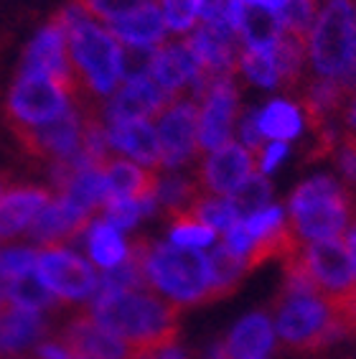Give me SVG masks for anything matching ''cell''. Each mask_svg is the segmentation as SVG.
Segmentation results:
<instances>
[{"instance_id":"49","label":"cell","mask_w":356,"mask_h":359,"mask_svg":"<svg viewBox=\"0 0 356 359\" xmlns=\"http://www.w3.org/2000/svg\"><path fill=\"white\" fill-rule=\"evenodd\" d=\"M346 250H349V257H351V268H354V280H356V219L351 222V227L346 229Z\"/></svg>"},{"instance_id":"12","label":"cell","mask_w":356,"mask_h":359,"mask_svg":"<svg viewBox=\"0 0 356 359\" xmlns=\"http://www.w3.org/2000/svg\"><path fill=\"white\" fill-rule=\"evenodd\" d=\"M21 76H48L51 82H56L67 92L69 100L82 95L74 69H71V62H69L67 34L54 21L48 23L46 28H41L39 36L31 41V46L26 48Z\"/></svg>"},{"instance_id":"45","label":"cell","mask_w":356,"mask_h":359,"mask_svg":"<svg viewBox=\"0 0 356 359\" xmlns=\"http://www.w3.org/2000/svg\"><path fill=\"white\" fill-rule=\"evenodd\" d=\"M331 311L341 318L343 332L351 334V337H356V288L346 301H341V304L336 306V309H331Z\"/></svg>"},{"instance_id":"51","label":"cell","mask_w":356,"mask_h":359,"mask_svg":"<svg viewBox=\"0 0 356 359\" xmlns=\"http://www.w3.org/2000/svg\"><path fill=\"white\" fill-rule=\"evenodd\" d=\"M11 189V173H6V171H0V196Z\"/></svg>"},{"instance_id":"47","label":"cell","mask_w":356,"mask_h":359,"mask_svg":"<svg viewBox=\"0 0 356 359\" xmlns=\"http://www.w3.org/2000/svg\"><path fill=\"white\" fill-rule=\"evenodd\" d=\"M343 123H346V135H343V143L356 145V92H354V97H351V102L346 104V118H343Z\"/></svg>"},{"instance_id":"30","label":"cell","mask_w":356,"mask_h":359,"mask_svg":"<svg viewBox=\"0 0 356 359\" xmlns=\"http://www.w3.org/2000/svg\"><path fill=\"white\" fill-rule=\"evenodd\" d=\"M270 196H273V187L270 181L265 179V173H252L249 179L242 184L240 189H234L226 199H229V207L237 215V219L245 222L252 215L267 209L270 204Z\"/></svg>"},{"instance_id":"14","label":"cell","mask_w":356,"mask_h":359,"mask_svg":"<svg viewBox=\"0 0 356 359\" xmlns=\"http://www.w3.org/2000/svg\"><path fill=\"white\" fill-rule=\"evenodd\" d=\"M237 115V87L232 76H219L209 84V92L201 100L199 112V148L217 151L229 143L232 123Z\"/></svg>"},{"instance_id":"20","label":"cell","mask_w":356,"mask_h":359,"mask_svg":"<svg viewBox=\"0 0 356 359\" xmlns=\"http://www.w3.org/2000/svg\"><path fill=\"white\" fill-rule=\"evenodd\" d=\"M110 148L128 153L130 158L140 161L143 166L163 168V153L158 143V133L148 120H132V123H117L107 128Z\"/></svg>"},{"instance_id":"1","label":"cell","mask_w":356,"mask_h":359,"mask_svg":"<svg viewBox=\"0 0 356 359\" xmlns=\"http://www.w3.org/2000/svg\"><path fill=\"white\" fill-rule=\"evenodd\" d=\"M89 316L137 352L158 354L176 344L181 306L145 290H97Z\"/></svg>"},{"instance_id":"13","label":"cell","mask_w":356,"mask_h":359,"mask_svg":"<svg viewBox=\"0 0 356 359\" xmlns=\"http://www.w3.org/2000/svg\"><path fill=\"white\" fill-rule=\"evenodd\" d=\"M56 341L67 346L71 354L89 359H153L156 354H143L137 352L135 346L125 344L123 339H117L107 329L97 324L95 318L89 316V311L76 313L62 332L56 334Z\"/></svg>"},{"instance_id":"38","label":"cell","mask_w":356,"mask_h":359,"mask_svg":"<svg viewBox=\"0 0 356 359\" xmlns=\"http://www.w3.org/2000/svg\"><path fill=\"white\" fill-rule=\"evenodd\" d=\"M39 252L31 248H6L0 250V280H15L36 270Z\"/></svg>"},{"instance_id":"21","label":"cell","mask_w":356,"mask_h":359,"mask_svg":"<svg viewBox=\"0 0 356 359\" xmlns=\"http://www.w3.org/2000/svg\"><path fill=\"white\" fill-rule=\"evenodd\" d=\"M346 92L336 79H310L306 84V90L301 92V104L306 112V120L318 135L321 130L329 128V120L336 112H341L346 107Z\"/></svg>"},{"instance_id":"4","label":"cell","mask_w":356,"mask_h":359,"mask_svg":"<svg viewBox=\"0 0 356 359\" xmlns=\"http://www.w3.org/2000/svg\"><path fill=\"white\" fill-rule=\"evenodd\" d=\"M69 62L82 95H110L123 79V48L110 31L84 21L67 34Z\"/></svg>"},{"instance_id":"53","label":"cell","mask_w":356,"mask_h":359,"mask_svg":"<svg viewBox=\"0 0 356 359\" xmlns=\"http://www.w3.org/2000/svg\"><path fill=\"white\" fill-rule=\"evenodd\" d=\"M0 359H31V357H0ZM36 359V357H34Z\"/></svg>"},{"instance_id":"11","label":"cell","mask_w":356,"mask_h":359,"mask_svg":"<svg viewBox=\"0 0 356 359\" xmlns=\"http://www.w3.org/2000/svg\"><path fill=\"white\" fill-rule=\"evenodd\" d=\"M158 143L163 153V168H178L201 156L199 148V104L176 100L158 115Z\"/></svg>"},{"instance_id":"40","label":"cell","mask_w":356,"mask_h":359,"mask_svg":"<svg viewBox=\"0 0 356 359\" xmlns=\"http://www.w3.org/2000/svg\"><path fill=\"white\" fill-rule=\"evenodd\" d=\"M123 48V79L132 76H145L151 72L153 56L158 46H130V43H120Z\"/></svg>"},{"instance_id":"39","label":"cell","mask_w":356,"mask_h":359,"mask_svg":"<svg viewBox=\"0 0 356 359\" xmlns=\"http://www.w3.org/2000/svg\"><path fill=\"white\" fill-rule=\"evenodd\" d=\"M104 222L120 232V229H130L137 224V219L143 217L140 204L132 199H107L102 207Z\"/></svg>"},{"instance_id":"3","label":"cell","mask_w":356,"mask_h":359,"mask_svg":"<svg viewBox=\"0 0 356 359\" xmlns=\"http://www.w3.org/2000/svg\"><path fill=\"white\" fill-rule=\"evenodd\" d=\"M354 212L349 189L329 176H315L295 189L290 196V229L303 242L341 237Z\"/></svg>"},{"instance_id":"52","label":"cell","mask_w":356,"mask_h":359,"mask_svg":"<svg viewBox=\"0 0 356 359\" xmlns=\"http://www.w3.org/2000/svg\"><path fill=\"white\" fill-rule=\"evenodd\" d=\"M8 306H11V301H8V293H6V285L0 283V311H6Z\"/></svg>"},{"instance_id":"50","label":"cell","mask_w":356,"mask_h":359,"mask_svg":"<svg viewBox=\"0 0 356 359\" xmlns=\"http://www.w3.org/2000/svg\"><path fill=\"white\" fill-rule=\"evenodd\" d=\"M153 359H186V354L181 352V349H176V346H168L163 352H158Z\"/></svg>"},{"instance_id":"43","label":"cell","mask_w":356,"mask_h":359,"mask_svg":"<svg viewBox=\"0 0 356 359\" xmlns=\"http://www.w3.org/2000/svg\"><path fill=\"white\" fill-rule=\"evenodd\" d=\"M257 112L247 110L245 118H242V140H245V148L252 156L260 158V153L265 151V143H262V133H260V123H257Z\"/></svg>"},{"instance_id":"41","label":"cell","mask_w":356,"mask_h":359,"mask_svg":"<svg viewBox=\"0 0 356 359\" xmlns=\"http://www.w3.org/2000/svg\"><path fill=\"white\" fill-rule=\"evenodd\" d=\"M242 224H245V229L254 240H260V237L275 232L280 224H285V219H282L280 207H267V209H262V212H257V215H252L249 219H245Z\"/></svg>"},{"instance_id":"42","label":"cell","mask_w":356,"mask_h":359,"mask_svg":"<svg viewBox=\"0 0 356 359\" xmlns=\"http://www.w3.org/2000/svg\"><path fill=\"white\" fill-rule=\"evenodd\" d=\"M221 245H224L232 255H237V257H242V260H245V255L252 250V245H254V237L247 232L242 222H237V224H232V227L224 232V240H221Z\"/></svg>"},{"instance_id":"18","label":"cell","mask_w":356,"mask_h":359,"mask_svg":"<svg viewBox=\"0 0 356 359\" xmlns=\"http://www.w3.org/2000/svg\"><path fill=\"white\" fill-rule=\"evenodd\" d=\"M104 184H107V199H132L143 201L158 196V173L143 168L125 158H107L102 163Z\"/></svg>"},{"instance_id":"33","label":"cell","mask_w":356,"mask_h":359,"mask_svg":"<svg viewBox=\"0 0 356 359\" xmlns=\"http://www.w3.org/2000/svg\"><path fill=\"white\" fill-rule=\"evenodd\" d=\"M240 67L249 82L262 87L278 84V67H275V48H247L240 56Z\"/></svg>"},{"instance_id":"10","label":"cell","mask_w":356,"mask_h":359,"mask_svg":"<svg viewBox=\"0 0 356 359\" xmlns=\"http://www.w3.org/2000/svg\"><path fill=\"white\" fill-rule=\"evenodd\" d=\"M11 133H13V138L18 140L21 151L26 153L28 158L56 163V161H64L79 151V143H82V110L71 104L62 118L51 120V123L34 125V128L13 125Z\"/></svg>"},{"instance_id":"29","label":"cell","mask_w":356,"mask_h":359,"mask_svg":"<svg viewBox=\"0 0 356 359\" xmlns=\"http://www.w3.org/2000/svg\"><path fill=\"white\" fill-rule=\"evenodd\" d=\"M257 123H260L262 138H273V140H280V143H288V140H293L295 135L301 133V112H298L295 104L285 102V100H273V102L262 110Z\"/></svg>"},{"instance_id":"9","label":"cell","mask_w":356,"mask_h":359,"mask_svg":"<svg viewBox=\"0 0 356 359\" xmlns=\"http://www.w3.org/2000/svg\"><path fill=\"white\" fill-rule=\"evenodd\" d=\"M36 270H39L36 276L41 278V283L59 301H67V304L87 301L89 296H95V290H100L97 270L84 257L74 255L67 248L39 250Z\"/></svg>"},{"instance_id":"23","label":"cell","mask_w":356,"mask_h":359,"mask_svg":"<svg viewBox=\"0 0 356 359\" xmlns=\"http://www.w3.org/2000/svg\"><path fill=\"white\" fill-rule=\"evenodd\" d=\"M110 34L120 43H130V46H158V43H163L165 36L163 11L156 3L140 8L120 21H112Z\"/></svg>"},{"instance_id":"17","label":"cell","mask_w":356,"mask_h":359,"mask_svg":"<svg viewBox=\"0 0 356 359\" xmlns=\"http://www.w3.org/2000/svg\"><path fill=\"white\" fill-rule=\"evenodd\" d=\"M92 222H95L92 215H84L76 207H71L67 199L56 196L28 224V237L41 242L43 248H62L64 242L84 235L92 227Z\"/></svg>"},{"instance_id":"35","label":"cell","mask_w":356,"mask_h":359,"mask_svg":"<svg viewBox=\"0 0 356 359\" xmlns=\"http://www.w3.org/2000/svg\"><path fill=\"white\" fill-rule=\"evenodd\" d=\"M173 224H171V242L178 245V248H189V250H199V248H206V245H212L214 242V229L204 227L199 224L196 219L186 215H178L173 217Z\"/></svg>"},{"instance_id":"34","label":"cell","mask_w":356,"mask_h":359,"mask_svg":"<svg viewBox=\"0 0 356 359\" xmlns=\"http://www.w3.org/2000/svg\"><path fill=\"white\" fill-rule=\"evenodd\" d=\"M315 13H318V8L313 0H288L285 11L280 13L282 31L301 36V39H310V31L318 18Z\"/></svg>"},{"instance_id":"37","label":"cell","mask_w":356,"mask_h":359,"mask_svg":"<svg viewBox=\"0 0 356 359\" xmlns=\"http://www.w3.org/2000/svg\"><path fill=\"white\" fill-rule=\"evenodd\" d=\"M206 0H163V21L165 28L176 34L189 31L204 11Z\"/></svg>"},{"instance_id":"5","label":"cell","mask_w":356,"mask_h":359,"mask_svg":"<svg viewBox=\"0 0 356 359\" xmlns=\"http://www.w3.org/2000/svg\"><path fill=\"white\" fill-rule=\"evenodd\" d=\"M278 337L285 349L293 352H321L336 339H341V318L331 311V306L321 296H293L280 293L278 301Z\"/></svg>"},{"instance_id":"15","label":"cell","mask_w":356,"mask_h":359,"mask_svg":"<svg viewBox=\"0 0 356 359\" xmlns=\"http://www.w3.org/2000/svg\"><path fill=\"white\" fill-rule=\"evenodd\" d=\"M254 173V156L245 145L229 143L217 148L209 158L201 163V171L196 173V181L204 194L212 196H229L234 189H240Z\"/></svg>"},{"instance_id":"36","label":"cell","mask_w":356,"mask_h":359,"mask_svg":"<svg viewBox=\"0 0 356 359\" xmlns=\"http://www.w3.org/2000/svg\"><path fill=\"white\" fill-rule=\"evenodd\" d=\"M87 11V15H95L100 21H120L125 15L135 13L140 8L153 6L156 0H76Z\"/></svg>"},{"instance_id":"22","label":"cell","mask_w":356,"mask_h":359,"mask_svg":"<svg viewBox=\"0 0 356 359\" xmlns=\"http://www.w3.org/2000/svg\"><path fill=\"white\" fill-rule=\"evenodd\" d=\"M46 321L41 313L23 311L18 306H8L0 311V357L23 352L46 334Z\"/></svg>"},{"instance_id":"28","label":"cell","mask_w":356,"mask_h":359,"mask_svg":"<svg viewBox=\"0 0 356 359\" xmlns=\"http://www.w3.org/2000/svg\"><path fill=\"white\" fill-rule=\"evenodd\" d=\"M209 268H212V301L232 296L240 285L242 276L247 273L245 260L232 255L221 242L209 252Z\"/></svg>"},{"instance_id":"48","label":"cell","mask_w":356,"mask_h":359,"mask_svg":"<svg viewBox=\"0 0 356 359\" xmlns=\"http://www.w3.org/2000/svg\"><path fill=\"white\" fill-rule=\"evenodd\" d=\"M242 3H247V6L267 8V11H273L278 18H280V13L285 11V6H288V0H242Z\"/></svg>"},{"instance_id":"25","label":"cell","mask_w":356,"mask_h":359,"mask_svg":"<svg viewBox=\"0 0 356 359\" xmlns=\"http://www.w3.org/2000/svg\"><path fill=\"white\" fill-rule=\"evenodd\" d=\"M59 196L84 215L95 217L97 209H102L107 201V184H104L102 168H82L79 173H74L71 181L59 191Z\"/></svg>"},{"instance_id":"24","label":"cell","mask_w":356,"mask_h":359,"mask_svg":"<svg viewBox=\"0 0 356 359\" xmlns=\"http://www.w3.org/2000/svg\"><path fill=\"white\" fill-rule=\"evenodd\" d=\"M273 346V329L265 313H249L245 321L234 326L232 337L226 341L229 359H265Z\"/></svg>"},{"instance_id":"16","label":"cell","mask_w":356,"mask_h":359,"mask_svg":"<svg viewBox=\"0 0 356 359\" xmlns=\"http://www.w3.org/2000/svg\"><path fill=\"white\" fill-rule=\"evenodd\" d=\"M171 104V100L158 90L151 76H132L117 87L115 97L104 104V120L107 125L132 123V120H148L160 115Z\"/></svg>"},{"instance_id":"7","label":"cell","mask_w":356,"mask_h":359,"mask_svg":"<svg viewBox=\"0 0 356 359\" xmlns=\"http://www.w3.org/2000/svg\"><path fill=\"white\" fill-rule=\"evenodd\" d=\"M298 257H301L308 278L313 280V285L318 288V293L331 309H336L341 301H346L354 293V268H351L346 242L341 237L301 242Z\"/></svg>"},{"instance_id":"55","label":"cell","mask_w":356,"mask_h":359,"mask_svg":"<svg viewBox=\"0 0 356 359\" xmlns=\"http://www.w3.org/2000/svg\"><path fill=\"white\" fill-rule=\"evenodd\" d=\"M351 148H354V151H356V145H351Z\"/></svg>"},{"instance_id":"31","label":"cell","mask_w":356,"mask_h":359,"mask_svg":"<svg viewBox=\"0 0 356 359\" xmlns=\"http://www.w3.org/2000/svg\"><path fill=\"white\" fill-rule=\"evenodd\" d=\"M181 215L191 217V219H196L199 224H204V227L214 229V232H217V229L226 232L232 224L240 222L237 215L232 212V207H229V199H224V196H212V194H199V196L191 201V207L186 209V212H181Z\"/></svg>"},{"instance_id":"6","label":"cell","mask_w":356,"mask_h":359,"mask_svg":"<svg viewBox=\"0 0 356 359\" xmlns=\"http://www.w3.org/2000/svg\"><path fill=\"white\" fill-rule=\"evenodd\" d=\"M356 51V23L351 0H329L310 31V72L321 79H341Z\"/></svg>"},{"instance_id":"54","label":"cell","mask_w":356,"mask_h":359,"mask_svg":"<svg viewBox=\"0 0 356 359\" xmlns=\"http://www.w3.org/2000/svg\"><path fill=\"white\" fill-rule=\"evenodd\" d=\"M71 359H89V357H79V354H74V357H71Z\"/></svg>"},{"instance_id":"44","label":"cell","mask_w":356,"mask_h":359,"mask_svg":"<svg viewBox=\"0 0 356 359\" xmlns=\"http://www.w3.org/2000/svg\"><path fill=\"white\" fill-rule=\"evenodd\" d=\"M288 156V143H280V140H275V143L265 145V151L260 153V158H257V163H260V171L262 173H270L278 163H280L282 158Z\"/></svg>"},{"instance_id":"46","label":"cell","mask_w":356,"mask_h":359,"mask_svg":"<svg viewBox=\"0 0 356 359\" xmlns=\"http://www.w3.org/2000/svg\"><path fill=\"white\" fill-rule=\"evenodd\" d=\"M338 168H341L346 184L356 187V151L346 143H343V148L338 151Z\"/></svg>"},{"instance_id":"2","label":"cell","mask_w":356,"mask_h":359,"mask_svg":"<svg viewBox=\"0 0 356 359\" xmlns=\"http://www.w3.org/2000/svg\"><path fill=\"white\" fill-rule=\"evenodd\" d=\"M143 268L148 288L163 293L165 301L181 309L212 301V268L209 257L199 250L151 240Z\"/></svg>"},{"instance_id":"8","label":"cell","mask_w":356,"mask_h":359,"mask_svg":"<svg viewBox=\"0 0 356 359\" xmlns=\"http://www.w3.org/2000/svg\"><path fill=\"white\" fill-rule=\"evenodd\" d=\"M71 107L67 92L48 76H18L6 100V123L13 125H46L62 118Z\"/></svg>"},{"instance_id":"32","label":"cell","mask_w":356,"mask_h":359,"mask_svg":"<svg viewBox=\"0 0 356 359\" xmlns=\"http://www.w3.org/2000/svg\"><path fill=\"white\" fill-rule=\"evenodd\" d=\"M199 194H204L199 187V181L178 176V173L158 181V204H163L168 217H176V215H181V212H186Z\"/></svg>"},{"instance_id":"27","label":"cell","mask_w":356,"mask_h":359,"mask_svg":"<svg viewBox=\"0 0 356 359\" xmlns=\"http://www.w3.org/2000/svg\"><path fill=\"white\" fill-rule=\"evenodd\" d=\"M6 293L11 306H18L23 311L41 313L59 306V298L41 283V278L36 276V273H28V276L15 278V280H8Z\"/></svg>"},{"instance_id":"26","label":"cell","mask_w":356,"mask_h":359,"mask_svg":"<svg viewBox=\"0 0 356 359\" xmlns=\"http://www.w3.org/2000/svg\"><path fill=\"white\" fill-rule=\"evenodd\" d=\"M87 245L92 260L104 270H112L115 265H120L128 255V245L120 237V232L104 219L92 222V227L87 232Z\"/></svg>"},{"instance_id":"19","label":"cell","mask_w":356,"mask_h":359,"mask_svg":"<svg viewBox=\"0 0 356 359\" xmlns=\"http://www.w3.org/2000/svg\"><path fill=\"white\" fill-rule=\"evenodd\" d=\"M54 199L43 187H11L0 196V240L21 235L36 215Z\"/></svg>"}]
</instances>
